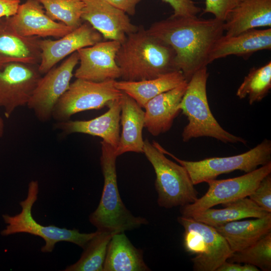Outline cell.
<instances>
[{"label":"cell","mask_w":271,"mask_h":271,"mask_svg":"<svg viewBox=\"0 0 271 271\" xmlns=\"http://www.w3.org/2000/svg\"><path fill=\"white\" fill-rule=\"evenodd\" d=\"M41 38L24 37L16 33L7 17L0 19V65L10 62L39 64Z\"/></svg>","instance_id":"cell-20"},{"label":"cell","mask_w":271,"mask_h":271,"mask_svg":"<svg viewBox=\"0 0 271 271\" xmlns=\"http://www.w3.org/2000/svg\"><path fill=\"white\" fill-rule=\"evenodd\" d=\"M153 143L164 154L170 156L185 167L194 185L215 179L221 174L235 170L247 173L271 162V141L267 139L241 154L227 157H213L198 161L181 160L157 142L154 141Z\"/></svg>","instance_id":"cell-7"},{"label":"cell","mask_w":271,"mask_h":271,"mask_svg":"<svg viewBox=\"0 0 271 271\" xmlns=\"http://www.w3.org/2000/svg\"><path fill=\"white\" fill-rule=\"evenodd\" d=\"M7 19L12 29L24 37L60 38L73 30L63 23L51 19L36 0H27L20 4L17 13Z\"/></svg>","instance_id":"cell-16"},{"label":"cell","mask_w":271,"mask_h":271,"mask_svg":"<svg viewBox=\"0 0 271 271\" xmlns=\"http://www.w3.org/2000/svg\"><path fill=\"white\" fill-rule=\"evenodd\" d=\"M100 144L104 185L98 207L89 216L90 222L97 230L111 233L124 232L147 224L148 221L134 216L120 198L117 183L115 149L103 141Z\"/></svg>","instance_id":"cell-3"},{"label":"cell","mask_w":271,"mask_h":271,"mask_svg":"<svg viewBox=\"0 0 271 271\" xmlns=\"http://www.w3.org/2000/svg\"><path fill=\"white\" fill-rule=\"evenodd\" d=\"M271 88V62L261 67L252 68L237 89L236 96L246 97L249 104L261 101Z\"/></svg>","instance_id":"cell-28"},{"label":"cell","mask_w":271,"mask_h":271,"mask_svg":"<svg viewBox=\"0 0 271 271\" xmlns=\"http://www.w3.org/2000/svg\"><path fill=\"white\" fill-rule=\"evenodd\" d=\"M115 81L96 82L76 78L58 101L52 118L57 122L64 121L77 113L107 106L122 94L115 87Z\"/></svg>","instance_id":"cell-9"},{"label":"cell","mask_w":271,"mask_h":271,"mask_svg":"<svg viewBox=\"0 0 271 271\" xmlns=\"http://www.w3.org/2000/svg\"><path fill=\"white\" fill-rule=\"evenodd\" d=\"M259 207L271 213V175L264 177L248 196Z\"/></svg>","instance_id":"cell-32"},{"label":"cell","mask_w":271,"mask_h":271,"mask_svg":"<svg viewBox=\"0 0 271 271\" xmlns=\"http://www.w3.org/2000/svg\"><path fill=\"white\" fill-rule=\"evenodd\" d=\"M168 4L173 10L175 16H195L201 11L192 0H162Z\"/></svg>","instance_id":"cell-33"},{"label":"cell","mask_w":271,"mask_h":271,"mask_svg":"<svg viewBox=\"0 0 271 271\" xmlns=\"http://www.w3.org/2000/svg\"><path fill=\"white\" fill-rule=\"evenodd\" d=\"M223 205L225 207L222 209L208 208L195 213L190 217L206 224L216 227L246 218H261L270 213L246 197Z\"/></svg>","instance_id":"cell-26"},{"label":"cell","mask_w":271,"mask_h":271,"mask_svg":"<svg viewBox=\"0 0 271 271\" xmlns=\"http://www.w3.org/2000/svg\"><path fill=\"white\" fill-rule=\"evenodd\" d=\"M121 132L115 153L118 157L127 152L143 153L145 111L131 97L122 92L121 97Z\"/></svg>","instance_id":"cell-21"},{"label":"cell","mask_w":271,"mask_h":271,"mask_svg":"<svg viewBox=\"0 0 271 271\" xmlns=\"http://www.w3.org/2000/svg\"><path fill=\"white\" fill-rule=\"evenodd\" d=\"M147 30L173 48L176 67L188 82L195 72L209 64L211 50L224 31V22L215 18L173 15L155 22Z\"/></svg>","instance_id":"cell-1"},{"label":"cell","mask_w":271,"mask_h":271,"mask_svg":"<svg viewBox=\"0 0 271 271\" xmlns=\"http://www.w3.org/2000/svg\"><path fill=\"white\" fill-rule=\"evenodd\" d=\"M241 0H205L202 14L210 13L214 18L224 22L229 13Z\"/></svg>","instance_id":"cell-31"},{"label":"cell","mask_w":271,"mask_h":271,"mask_svg":"<svg viewBox=\"0 0 271 271\" xmlns=\"http://www.w3.org/2000/svg\"><path fill=\"white\" fill-rule=\"evenodd\" d=\"M121 97L110 102L108 110L99 116L87 120L57 122L54 127L64 136L81 133L100 137L116 149L120 137Z\"/></svg>","instance_id":"cell-17"},{"label":"cell","mask_w":271,"mask_h":271,"mask_svg":"<svg viewBox=\"0 0 271 271\" xmlns=\"http://www.w3.org/2000/svg\"><path fill=\"white\" fill-rule=\"evenodd\" d=\"M5 130V123L3 118L0 116V139L3 136Z\"/></svg>","instance_id":"cell-37"},{"label":"cell","mask_w":271,"mask_h":271,"mask_svg":"<svg viewBox=\"0 0 271 271\" xmlns=\"http://www.w3.org/2000/svg\"><path fill=\"white\" fill-rule=\"evenodd\" d=\"M257 267L248 263L230 262L227 260L219 266L216 271H258Z\"/></svg>","instance_id":"cell-36"},{"label":"cell","mask_w":271,"mask_h":271,"mask_svg":"<svg viewBox=\"0 0 271 271\" xmlns=\"http://www.w3.org/2000/svg\"><path fill=\"white\" fill-rule=\"evenodd\" d=\"M184 229L185 250L196 256L191 259L195 271H216L233 253L223 236L215 228L190 217L179 216Z\"/></svg>","instance_id":"cell-8"},{"label":"cell","mask_w":271,"mask_h":271,"mask_svg":"<svg viewBox=\"0 0 271 271\" xmlns=\"http://www.w3.org/2000/svg\"><path fill=\"white\" fill-rule=\"evenodd\" d=\"M102 38L100 33L86 22L58 40L41 39L40 72L45 74L67 56L102 41Z\"/></svg>","instance_id":"cell-15"},{"label":"cell","mask_w":271,"mask_h":271,"mask_svg":"<svg viewBox=\"0 0 271 271\" xmlns=\"http://www.w3.org/2000/svg\"><path fill=\"white\" fill-rule=\"evenodd\" d=\"M39 191L38 181H31L28 185L27 197L20 202L21 211L14 216L3 215L4 222L7 224L1 232L3 236L20 233H27L41 237L45 244L41 251L43 253L51 252L55 244L60 241L74 243L83 249L87 242L97 233H81L77 229L60 228L54 225L44 226L39 224L32 216V207L37 200Z\"/></svg>","instance_id":"cell-5"},{"label":"cell","mask_w":271,"mask_h":271,"mask_svg":"<svg viewBox=\"0 0 271 271\" xmlns=\"http://www.w3.org/2000/svg\"><path fill=\"white\" fill-rule=\"evenodd\" d=\"M175 58L171 46L140 26L120 43L115 60L122 80L137 81L178 70Z\"/></svg>","instance_id":"cell-2"},{"label":"cell","mask_w":271,"mask_h":271,"mask_svg":"<svg viewBox=\"0 0 271 271\" xmlns=\"http://www.w3.org/2000/svg\"><path fill=\"white\" fill-rule=\"evenodd\" d=\"M20 5V0H0V19L14 15Z\"/></svg>","instance_id":"cell-35"},{"label":"cell","mask_w":271,"mask_h":271,"mask_svg":"<svg viewBox=\"0 0 271 271\" xmlns=\"http://www.w3.org/2000/svg\"><path fill=\"white\" fill-rule=\"evenodd\" d=\"M143 153L155 170V186L160 207L170 209L192 203L197 199L198 193L185 167L168 159L147 139L144 140Z\"/></svg>","instance_id":"cell-6"},{"label":"cell","mask_w":271,"mask_h":271,"mask_svg":"<svg viewBox=\"0 0 271 271\" xmlns=\"http://www.w3.org/2000/svg\"><path fill=\"white\" fill-rule=\"evenodd\" d=\"M53 20L59 21L74 30L82 24L83 0H36Z\"/></svg>","instance_id":"cell-29"},{"label":"cell","mask_w":271,"mask_h":271,"mask_svg":"<svg viewBox=\"0 0 271 271\" xmlns=\"http://www.w3.org/2000/svg\"><path fill=\"white\" fill-rule=\"evenodd\" d=\"M262 27H271V0H241L224 22L227 36Z\"/></svg>","instance_id":"cell-22"},{"label":"cell","mask_w":271,"mask_h":271,"mask_svg":"<svg viewBox=\"0 0 271 271\" xmlns=\"http://www.w3.org/2000/svg\"><path fill=\"white\" fill-rule=\"evenodd\" d=\"M115 233L101 231L87 242L79 260L64 271H103L108 243Z\"/></svg>","instance_id":"cell-27"},{"label":"cell","mask_w":271,"mask_h":271,"mask_svg":"<svg viewBox=\"0 0 271 271\" xmlns=\"http://www.w3.org/2000/svg\"><path fill=\"white\" fill-rule=\"evenodd\" d=\"M230 262L248 263L263 271L271 270V232L240 251L234 252L227 259Z\"/></svg>","instance_id":"cell-30"},{"label":"cell","mask_w":271,"mask_h":271,"mask_svg":"<svg viewBox=\"0 0 271 271\" xmlns=\"http://www.w3.org/2000/svg\"><path fill=\"white\" fill-rule=\"evenodd\" d=\"M233 252L241 251L271 232V213L261 218L236 220L214 227Z\"/></svg>","instance_id":"cell-23"},{"label":"cell","mask_w":271,"mask_h":271,"mask_svg":"<svg viewBox=\"0 0 271 271\" xmlns=\"http://www.w3.org/2000/svg\"><path fill=\"white\" fill-rule=\"evenodd\" d=\"M150 270L144 261L143 250L136 248L124 232L112 235L108 245L103 271Z\"/></svg>","instance_id":"cell-24"},{"label":"cell","mask_w":271,"mask_h":271,"mask_svg":"<svg viewBox=\"0 0 271 271\" xmlns=\"http://www.w3.org/2000/svg\"><path fill=\"white\" fill-rule=\"evenodd\" d=\"M81 19L91 25L108 40L122 43L139 27L133 24L123 11L106 0H83Z\"/></svg>","instance_id":"cell-14"},{"label":"cell","mask_w":271,"mask_h":271,"mask_svg":"<svg viewBox=\"0 0 271 271\" xmlns=\"http://www.w3.org/2000/svg\"><path fill=\"white\" fill-rule=\"evenodd\" d=\"M114 7L123 11L126 14L133 16L136 12L137 6L142 0H106Z\"/></svg>","instance_id":"cell-34"},{"label":"cell","mask_w":271,"mask_h":271,"mask_svg":"<svg viewBox=\"0 0 271 271\" xmlns=\"http://www.w3.org/2000/svg\"><path fill=\"white\" fill-rule=\"evenodd\" d=\"M120 45L118 41L108 40L78 50L79 65L74 76L96 82L120 78L115 60Z\"/></svg>","instance_id":"cell-13"},{"label":"cell","mask_w":271,"mask_h":271,"mask_svg":"<svg viewBox=\"0 0 271 271\" xmlns=\"http://www.w3.org/2000/svg\"><path fill=\"white\" fill-rule=\"evenodd\" d=\"M188 81L162 93L149 100L144 106L145 127L153 136L168 131L174 119L181 111L180 104Z\"/></svg>","instance_id":"cell-18"},{"label":"cell","mask_w":271,"mask_h":271,"mask_svg":"<svg viewBox=\"0 0 271 271\" xmlns=\"http://www.w3.org/2000/svg\"><path fill=\"white\" fill-rule=\"evenodd\" d=\"M187 81L182 72L176 70L156 78L137 81H115V87L133 98L142 108L159 94Z\"/></svg>","instance_id":"cell-25"},{"label":"cell","mask_w":271,"mask_h":271,"mask_svg":"<svg viewBox=\"0 0 271 271\" xmlns=\"http://www.w3.org/2000/svg\"><path fill=\"white\" fill-rule=\"evenodd\" d=\"M208 76L205 67L195 72L188 82L180 104L181 111L188 120L182 132L183 141L186 142L191 139L207 137L224 143L246 144L244 139L224 129L212 114L206 91Z\"/></svg>","instance_id":"cell-4"},{"label":"cell","mask_w":271,"mask_h":271,"mask_svg":"<svg viewBox=\"0 0 271 271\" xmlns=\"http://www.w3.org/2000/svg\"><path fill=\"white\" fill-rule=\"evenodd\" d=\"M39 64L10 62L0 65V107L9 118L27 105L42 77Z\"/></svg>","instance_id":"cell-12"},{"label":"cell","mask_w":271,"mask_h":271,"mask_svg":"<svg viewBox=\"0 0 271 271\" xmlns=\"http://www.w3.org/2000/svg\"><path fill=\"white\" fill-rule=\"evenodd\" d=\"M271 49V28L249 30L233 36L223 35L214 44L209 63L229 55L244 59L259 51Z\"/></svg>","instance_id":"cell-19"},{"label":"cell","mask_w":271,"mask_h":271,"mask_svg":"<svg viewBox=\"0 0 271 271\" xmlns=\"http://www.w3.org/2000/svg\"><path fill=\"white\" fill-rule=\"evenodd\" d=\"M78 63V53L75 52L41 77L27 105L39 121L46 122L52 118L54 108L69 88Z\"/></svg>","instance_id":"cell-11"},{"label":"cell","mask_w":271,"mask_h":271,"mask_svg":"<svg viewBox=\"0 0 271 271\" xmlns=\"http://www.w3.org/2000/svg\"><path fill=\"white\" fill-rule=\"evenodd\" d=\"M271 173V162L239 177L223 180L212 179L206 182V193L193 203L180 206L182 216L193 214L213 206L232 202L249 196L260 181Z\"/></svg>","instance_id":"cell-10"}]
</instances>
